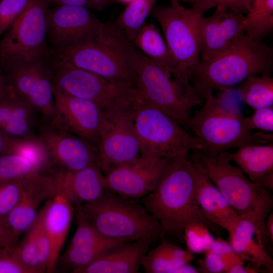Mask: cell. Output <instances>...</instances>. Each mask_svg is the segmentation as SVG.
<instances>
[{"label":"cell","mask_w":273,"mask_h":273,"mask_svg":"<svg viewBox=\"0 0 273 273\" xmlns=\"http://www.w3.org/2000/svg\"><path fill=\"white\" fill-rule=\"evenodd\" d=\"M189 155L169 160L157 185L145 197L144 207L159 222L164 234L183 236L185 226L201 222L216 231L201 209L196 196L197 174Z\"/></svg>","instance_id":"6da1fadb"},{"label":"cell","mask_w":273,"mask_h":273,"mask_svg":"<svg viewBox=\"0 0 273 273\" xmlns=\"http://www.w3.org/2000/svg\"><path fill=\"white\" fill-rule=\"evenodd\" d=\"M193 153L190 160L208 176L240 218L254 224L257 241L266 249L269 240L265 222L273 207L271 192L253 183L239 167L233 165L225 151L215 157L200 151Z\"/></svg>","instance_id":"7a4b0ae2"},{"label":"cell","mask_w":273,"mask_h":273,"mask_svg":"<svg viewBox=\"0 0 273 273\" xmlns=\"http://www.w3.org/2000/svg\"><path fill=\"white\" fill-rule=\"evenodd\" d=\"M272 50L245 34L226 50L192 71L190 81L203 101L215 89L228 90L253 75H270Z\"/></svg>","instance_id":"3957f363"},{"label":"cell","mask_w":273,"mask_h":273,"mask_svg":"<svg viewBox=\"0 0 273 273\" xmlns=\"http://www.w3.org/2000/svg\"><path fill=\"white\" fill-rule=\"evenodd\" d=\"M202 108L189 119L187 128L199 140L201 152L215 157L232 148L272 142V134L254 132L246 126L239 108L222 97L208 94Z\"/></svg>","instance_id":"277c9868"},{"label":"cell","mask_w":273,"mask_h":273,"mask_svg":"<svg viewBox=\"0 0 273 273\" xmlns=\"http://www.w3.org/2000/svg\"><path fill=\"white\" fill-rule=\"evenodd\" d=\"M54 52L77 67L135 85L137 49L115 24H105L91 39Z\"/></svg>","instance_id":"5b68a950"},{"label":"cell","mask_w":273,"mask_h":273,"mask_svg":"<svg viewBox=\"0 0 273 273\" xmlns=\"http://www.w3.org/2000/svg\"><path fill=\"white\" fill-rule=\"evenodd\" d=\"M135 71L134 84L141 97L186 129L192 109L203 104L190 78L174 74L138 49Z\"/></svg>","instance_id":"8992f818"},{"label":"cell","mask_w":273,"mask_h":273,"mask_svg":"<svg viewBox=\"0 0 273 273\" xmlns=\"http://www.w3.org/2000/svg\"><path fill=\"white\" fill-rule=\"evenodd\" d=\"M53 87L66 94L91 101L103 111L132 106L140 97L135 86L77 67L48 50Z\"/></svg>","instance_id":"52a82bcc"},{"label":"cell","mask_w":273,"mask_h":273,"mask_svg":"<svg viewBox=\"0 0 273 273\" xmlns=\"http://www.w3.org/2000/svg\"><path fill=\"white\" fill-rule=\"evenodd\" d=\"M80 206L93 226L108 239L127 242L164 234L159 222L144 206L109 190L97 201Z\"/></svg>","instance_id":"ba28073f"},{"label":"cell","mask_w":273,"mask_h":273,"mask_svg":"<svg viewBox=\"0 0 273 273\" xmlns=\"http://www.w3.org/2000/svg\"><path fill=\"white\" fill-rule=\"evenodd\" d=\"M132 111L141 156L170 160L201 151L197 137L141 96L132 104Z\"/></svg>","instance_id":"9c48e42d"},{"label":"cell","mask_w":273,"mask_h":273,"mask_svg":"<svg viewBox=\"0 0 273 273\" xmlns=\"http://www.w3.org/2000/svg\"><path fill=\"white\" fill-rule=\"evenodd\" d=\"M150 16L162 28L165 42L177 63L174 72L190 76L201 62L198 20L201 15L175 0L171 1L169 6H154Z\"/></svg>","instance_id":"30bf717a"},{"label":"cell","mask_w":273,"mask_h":273,"mask_svg":"<svg viewBox=\"0 0 273 273\" xmlns=\"http://www.w3.org/2000/svg\"><path fill=\"white\" fill-rule=\"evenodd\" d=\"M50 3V0H29L0 41L1 65L32 62L47 53V17Z\"/></svg>","instance_id":"8fae6325"},{"label":"cell","mask_w":273,"mask_h":273,"mask_svg":"<svg viewBox=\"0 0 273 273\" xmlns=\"http://www.w3.org/2000/svg\"><path fill=\"white\" fill-rule=\"evenodd\" d=\"M47 53L32 62H14L1 65L12 92L31 106L41 119L47 120H52L56 113Z\"/></svg>","instance_id":"7c38bea8"},{"label":"cell","mask_w":273,"mask_h":273,"mask_svg":"<svg viewBox=\"0 0 273 273\" xmlns=\"http://www.w3.org/2000/svg\"><path fill=\"white\" fill-rule=\"evenodd\" d=\"M103 111L97 148L99 166L105 174L114 166L136 160L140 157L141 151L132 106Z\"/></svg>","instance_id":"4fadbf2b"},{"label":"cell","mask_w":273,"mask_h":273,"mask_svg":"<svg viewBox=\"0 0 273 273\" xmlns=\"http://www.w3.org/2000/svg\"><path fill=\"white\" fill-rule=\"evenodd\" d=\"M37 135L52 165L58 170L76 171L99 165L97 146L68 131L53 120L40 118Z\"/></svg>","instance_id":"5bb4252c"},{"label":"cell","mask_w":273,"mask_h":273,"mask_svg":"<svg viewBox=\"0 0 273 273\" xmlns=\"http://www.w3.org/2000/svg\"><path fill=\"white\" fill-rule=\"evenodd\" d=\"M104 24L85 8L57 5L49 8L47 32L51 49H64L88 41L102 29Z\"/></svg>","instance_id":"9a60e30c"},{"label":"cell","mask_w":273,"mask_h":273,"mask_svg":"<svg viewBox=\"0 0 273 273\" xmlns=\"http://www.w3.org/2000/svg\"><path fill=\"white\" fill-rule=\"evenodd\" d=\"M169 160L140 156L133 161L114 166L104 174L106 188L124 198L144 197L155 188Z\"/></svg>","instance_id":"2e32d148"},{"label":"cell","mask_w":273,"mask_h":273,"mask_svg":"<svg viewBox=\"0 0 273 273\" xmlns=\"http://www.w3.org/2000/svg\"><path fill=\"white\" fill-rule=\"evenodd\" d=\"M55 116L52 119L68 131L97 147L104 111L94 103L54 88Z\"/></svg>","instance_id":"e0dca14e"},{"label":"cell","mask_w":273,"mask_h":273,"mask_svg":"<svg viewBox=\"0 0 273 273\" xmlns=\"http://www.w3.org/2000/svg\"><path fill=\"white\" fill-rule=\"evenodd\" d=\"M244 16L218 7L207 17L200 16L198 34L202 61H207L223 52L245 33L243 27Z\"/></svg>","instance_id":"ac0fdd59"},{"label":"cell","mask_w":273,"mask_h":273,"mask_svg":"<svg viewBox=\"0 0 273 273\" xmlns=\"http://www.w3.org/2000/svg\"><path fill=\"white\" fill-rule=\"evenodd\" d=\"M55 190L52 172L38 173L29 178L19 200L6 216L15 245L34 222L39 206L53 196Z\"/></svg>","instance_id":"d6986e66"},{"label":"cell","mask_w":273,"mask_h":273,"mask_svg":"<svg viewBox=\"0 0 273 273\" xmlns=\"http://www.w3.org/2000/svg\"><path fill=\"white\" fill-rule=\"evenodd\" d=\"M55 188L74 206L93 202L108 190L104 174L98 164L76 171L53 172Z\"/></svg>","instance_id":"ffe728a7"},{"label":"cell","mask_w":273,"mask_h":273,"mask_svg":"<svg viewBox=\"0 0 273 273\" xmlns=\"http://www.w3.org/2000/svg\"><path fill=\"white\" fill-rule=\"evenodd\" d=\"M158 238L148 236L134 241L120 243L76 273L138 272L143 257Z\"/></svg>","instance_id":"44dd1931"},{"label":"cell","mask_w":273,"mask_h":273,"mask_svg":"<svg viewBox=\"0 0 273 273\" xmlns=\"http://www.w3.org/2000/svg\"><path fill=\"white\" fill-rule=\"evenodd\" d=\"M37 111L13 93L0 99V131L14 138L39 142Z\"/></svg>","instance_id":"7402d4cb"},{"label":"cell","mask_w":273,"mask_h":273,"mask_svg":"<svg viewBox=\"0 0 273 273\" xmlns=\"http://www.w3.org/2000/svg\"><path fill=\"white\" fill-rule=\"evenodd\" d=\"M56 189V188H55ZM43 208V223L50 239L52 253L47 272L54 270L72 221L74 206L61 193L55 190Z\"/></svg>","instance_id":"603a6c76"},{"label":"cell","mask_w":273,"mask_h":273,"mask_svg":"<svg viewBox=\"0 0 273 273\" xmlns=\"http://www.w3.org/2000/svg\"><path fill=\"white\" fill-rule=\"evenodd\" d=\"M198 203L208 220L215 226L231 232L242 219L225 200L208 176L195 162Z\"/></svg>","instance_id":"cb8c5ba5"},{"label":"cell","mask_w":273,"mask_h":273,"mask_svg":"<svg viewBox=\"0 0 273 273\" xmlns=\"http://www.w3.org/2000/svg\"><path fill=\"white\" fill-rule=\"evenodd\" d=\"M230 161L235 162L255 184L270 192L273 190V145L249 144L233 153L225 151Z\"/></svg>","instance_id":"d4e9b609"},{"label":"cell","mask_w":273,"mask_h":273,"mask_svg":"<svg viewBox=\"0 0 273 273\" xmlns=\"http://www.w3.org/2000/svg\"><path fill=\"white\" fill-rule=\"evenodd\" d=\"M229 234V243L242 260L272 272L273 260L264 247L258 242L257 231L253 223L242 219Z\"/></svg>","instance_id":"484cf974"},{"label":"cell","mask_w":273,"mask_h":273,"mask_svg":"<svg viewBox=\"0 0 273 273\" xmlns=\"http://www.w3.org/2000/svg\"><path fill=\"white\" fill-rule=\"evenodd\" d=\"M194 258L193 254L188 250L163 240L144 255L141 265L147 273H175Z\"/></svg>","instance_id":"4316f807"},{"label":"cell","mask_w":273,"mask_h":273,"mask_svg":"<svg viewBox=\"0 0 273 273\" xmlns=\"http://www.w3.org/2000/svg\"><path fill=\"white\" fill-rule=\"evenodd\" d=\"M52 164L46 155L11 153L0 156V182L50 172Z\"/></svg>","instance_id":"83f0119b"},{"label":"cell","mask_w":273,"mask_h":273,"mask_svg":"<svg viewBox=\"0 0 273 273\" xmlns=\"http://www.w3.org/2000/svg\"><path fill=\"white\" fill-rule=\"evenodd\" d=\"M131 43L152 61L173 72L174 71L177 63L154 24L145 23Z\"/></svg>","instance_id":"f1b7e54d"},{"label":"cell","mask_w":273,"mask_h":273,"mask_svg":"<svg viewBox=\"0 0 273 273\" xmlns=\"http://www.w3.org/2000/svg\"><path fill=\"white\" fill-rule=\"evenodd\" d=\"M241 100L254 109L273 106V78L268 75H253L241 83Z\"/></svg>","instance_id":"f546056e"},{"label":"cell","mask_w":273,"mask_h":273,"mask_svg":"<svg viewBox=\"0 0 273 273\" xmlns=\"http://www.w3.org/2000/svg\"><path fill=\"white\" fill-rule=\"evenodd\" d=\"M156 0H133L128 3L114 23L131 42L150 15Z\"/></svg>","instance_id":"4dcf8cb0"},{"label":"cell","mask_w":273,"mask_h":273,"mask_svg":"<svg viewBox=\"0 0 273 273\" xmlns=\"http://www.w3.org/2000/svg\"><path fill=\"white\" fill-rule=\"evenodd\" d=\"M243 27L249 38L260 42L273 27V0H264L251 8L244 17Z\"/></svg>","instance_id":"1f68e13d"},{"label":"cell","mask_w":273,"mask_h":273,"mask_svg":"<svg viewBox=\"0 0 273 273\" xmlns=\"http://www.w3.org/2000/svg\"><path fill=\"white\" fill-rule=\"evenodd\" d=\"M123 242L111 240L93 246H69L62 257V263L66 268L71 270L72 272L76 273L109 250Z\"/></svg>","instance_id":"d6a6232c"},{"label":"cell","mask_w":273,"mask_h":273,"mask_svg":"<svg viewBox=\"0 0 273 273\" xmlns=\"http://www.w3.org/2000/svg\"><path fill=\"white\" fill-rule=\"evenodd\" d=\"M74 210L77 219V228L69 246H93L111 240L104 237L99 233L84 215L80 205L75 206Z\"/></svg>","instance_id":"836d02e7"},{"label":"cell","mask_w":273,"mask_h":273,"mask_svg":"<svg viewBox=\"0 0 273 273\" xmlns=\"http://www.w3.org/2000/svg\"><path fill=\"white\" fill-rule=\"evenodd\" d=\"M183 237L187 250L192 254L204 253L210 250L215 239L208 226L201 222L187 224L184 229Z\"/></svg>","instance_id":"e575fe53"},{"label":"cell","mask_w":273,"mask_h":273,"mask_svg":"<svg viewBox=\"0 0 273 273\" xmlns=\"http://www.w3.org/2000/svg\"><path fill=\"white\" fill-rule=\"evenodd\" d=\"M27 231L31 236L43 272H47L51 257L52 248L50 239L43 226L42 208L39 211L33 224Z\"/></svg>","instance_id":"d590c367"},{"label":"cell","mask_w":273,"mask_h":273,"mask_svg":"<svg viewBox=\"0 0 273 273\" xmlns=\"http://www.w3.org/2000/svg\"><path fill=\"white\" fill-rule=\"evenodd\" d=\"M31 176L0 182V216H6L16 205Z\"/></svg>","instance_id":"8d00e7d4"},{"label":"cell","mask_w":273,"mask_h":273,"mask_svg":"<svg viewBox=\"0 0 273 273\" xmlns=\"http://www.w3.org/2000/svg\"><path fill=\"white\" fill-rule=\"evenodd\" d=\"M251 6L252 0H195L192 9L201 16L210 9L218 7L243 15L249 11Z\"/></svg>","instance_id":"74e56055"},{"label":"cell","mask_w":273,"mask_h":273,"mask_svg":"<svg viewBox=\"0 0 273 273\" xmlns=\"http://www.w3.org/2000/svg\"><path fill=\"white\" fill-rule=\"evenodd\" d=\"M44 153L41 143L12 138L0 131V156L11 153Z\"/></svg>","instance_id":"f35d334b"},{"label":"cell","mask_w":273,"mask_h":273,"mask_svg":"<svg viewBox=\"0 0 273 273\" xmlns=\"http://www.w3.org/2000/svg\"><path fill=\"white\" fill-rule=\"evenodd\" d=\"M28 2L29 0H0V35L13 25Z\"/></svg>","instance_id":"ab89813d"},{"label":"cell","mask_w":273,"mask_h":273,"mask_svg":"<svg viewBox=\"0 0 273 273\" xmlns=\"http://www.w3.org/2000/svg\"><path fill=\"white\" fill-rule=\"evenodd\" d=\"M244 121L250 130L258 129L272 133L273 106L254 109L252 115L244 118Z\"/></svg>","instance_id":"60d3db41"},{"label":"cell","mask_w":273,"mask_h":273,"mask_svg":"<svg viewBox=\"0 0 273 273\" xmlns=\"http://www.w3.org/2000/svg\"><path fill=\"white\" fill-rule=\"evenodd\" d=\"M13 247L0 249V273H30L15 254Z\"/></svg>","instance_id":"b9f144b4"},{"label":"cell","mask_w":273,"mask_h":273,"mask_svg":"<svg viewBox=\"0 0 273 273\" xmlns=\"http://www.w3.org/2000/svg\"><path fill=\"white\" fill-rule=\"evenodd\" d=\"M210 249L222 259L225 266L224 273L226 269L233 264H244V261L238 256L229 242L221 238L218 237L215 239Z\"/></svg>","instance_id":"7bdbcfd3"},{"label":"cell","mask_w":273,"mask_h":273,"mask_svg":"<svg viewBox=\"0 0 273 273\" xmlns=\"http://www.w3.org/2000/svg\"><path fill=\"white\" fill-rule=\"evenodd\" d=\"M204 258L198 261L199 272L224 273L225 264L220 256L211 249L204 252Z\"/></svg>","instance_id":"ee69618b"},{"label":"cell","mask_w":273,"mask_h":273,"mask_svg":"<svg viewBox=\"0 0 273 273\" xmlns=\"http://www.w3.org/2000/svg\"><path fill=\"white\" fill-rule=\"evenodd\" d=\"M57 5H69L91 9L98 11L104 10L113 0H50Z\"/></svg>","instance_id":"f6af8a7d"},{"label":"cell","mask_w":273,"mask_h":273,"mask_svg":"<svg viewBox=\"0 0 273 273\" xmlns=\"http://www.w3.org/2000/svg\"><path fill=\"white\" fill-rule=\"evenodd\" d=\"M15 245L6 216H0V249L11 248Z\"/></svg>","instance_id":"bcb514c9"},{"label":"cell","mask_w":273,"mask_h":273,"mask_svg":"<svg viewBox=\"0 0 273 273\" xmlns=\"http://www.w3.org/2000/svg\"><path fill=\"white\" fill-rule=\"evenodd\" d=\"M261 270L252 266H245L244 264L235 263L228 267L225 273H257Z\"/></svg>","instance_id":"7dc6e473"},{"label":"cell","mask_w":273,"mask_h":273,"mask_svg":"<svg viewBox=\"0 0 273 273\" xmlns=\"http://www.w3.org/2000/svg\"><path fill=\"white\" fill-rule=\"evenodd\" d=\"M13 93L5 77L0 62V99Z\"/></svg>","instance_id":"c3c4849f"},{"label":"cell","mask_w":273,"mask_h":273,"mask_svg":"<svg viewBox=\"0 0 273 273\" xmlns=\"http://www.w3.org/2000/svg\"><path fill=\"white\" fill-rule=\"evenodd\" d=\"M265 226L267 237L269 241L273 242V213L270 212L267 215L265 222Z\"/></svg>","instance_id":"681fc988"},{"label":"cell","mask_w":273,"mask_h":273,"mask_svg":"<svg viewBox=\"0 0 273 273\" xmlns=\"http://www.w3.org/2000/svg\"><path fill=\"white\" fill-rule=\"evenodd\" d=\"M197 268L195 267L189 263L186 264L179 267L175 273H198Z\"/></svg>","instance_id":"f907efd6"},{"label":"cell","mask_w":273,"mask_h":273,"mask_svg":"<svg viewBox=\"0 0 273 273\" xmlns=\"http://www.w3.org/2000/svg\"><path fill=\"white\" fill-rule=\"evenodd\" d=\"M264 1V0H252L251 8H254V7L258 6L260 4H261Z\"/></svg>","instance_id":"816d5d0a"},{"label":"cell","mask_w":273,"mask_h":273,"mask_svg":"<svg viewBox=\"0 0 273 273\" xmlns=\"http://www.w3.org/2000/svg\"><path fill=\"white\" fill-rule=\"evenodd\" d=\"M116 1L117 2H119L121 3L128 4V3H129L130 2L132 1L133 0H116Z\"/></svg>","instance_id":"f5cc1de1"},{"label":"cell","mask_w":273,"mask_h":273,"mask_svg":"<svg viewBox=\"0 0 273 273\" xmlns=\"http://www.w3.org/2000/svg\"><path fill=\"white\" fill-rule=\"evenodd\" d=\"M171 1H175V0H171Z\"/></svg>","instance_id":"db71d44e"}]
</instances>
